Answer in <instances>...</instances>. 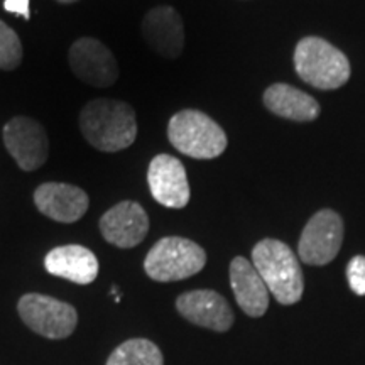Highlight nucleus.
I'll return each mask as SVG.
<instances>
[{"instance_id": "nucleus-1", "label": "nucleus", "mask_w": 365, "mask_h": 365, "mask_svg": "<svg viewBox=\"0 0 365 365\" xmlns=\"http://www.w3.org/2000/svg\"><path fill=\"white\" fill-rule=\"evenodd\" d=\"M78 124L86 143L103 153L130 148L137 137L135 110L122 100H90L81 108Z\"/></svg>"}, {"instance_id": "nucleus-2", "label": "nucleus", "mask_w": 365, "mask_h": 365, "mask_svg": "<svg viewBox=\"0 0 365 365\" xmlns=\"http://www.w3.org/2000/svg\"><path fill=\"white\" fill-rule=\"evenodd\" d=\"M252 264L277 303L294 304L301 299L303 271L289 245L276 239H264L252 250Z\"/></svg>"}, {"instance_id": "nucleus-3", "label": "nucleus", "mask_w": 365, "mask_h": 365, "mask_svg": "<svg viewBox=\"0 0 365 365\" xmlns=\"http://www.w3.org/2000/svg\"><path fill=\"white\" fill-rule=\"evenodd\" d=\"M294 70L304 83L318 90H335L350 78V63L328 41L308 36L296 44Z\"/></svg>"}, {"instance_id": "nucleus-4", "label": "nucleus", "mask_w": 365, "mask_h": 365, "mask_svg": "<svg viewBox=\"0 0 365 365\" xmlns=\"http://www.w3.org/2000/svg\"><path fill=\"white\" fill-rule=\"evenodd\" d=\"M171 145L193 159L218 158L227 149V135L220 125L200 110H181L168 125Z\"/></svg>"}, {"instance_id": "nucleus-5", "label": "nucleus", "mask_w": 365, "mask_h": 365, "mask_svg": "<svg viewBox=\"0 0 365 365\" xmlns=\"http://www.w3.org/2000/svg\"><path fill=\"white\" fill-rule=\"evenodd\" d=\"M207 264V254L198 244L182 237H164L145 255L144 271L150 279L171 282L188 279Z\"/></svg>"}, {"instance_id": "nucleus-6", "label": "nucleus", "mask_w": 365, "mask_h": 365, "mask_svg": "<svg viewBox=\"0 0 365 365\" xmlns=\"http://www.w3.org/2000/svg\"><path fill=\"white\" fill-rule=\"evenodd\" d=\"M17 312L31 330L51 340L70 336L78 323V313L71 304L46 294H24L17 303Z\"/></svg>"}, {"instance_id": "nucleus-7", "label": "nucleus", "mask_w": 365, "mask_h": 365, "mask_svg": "<svg viewBox=\"0 0 365 365\" xmlns=\"http://www.w3.org/2000/svg\"><path fill=\"white\" fill-rule=\"evenodd\" d=\"M344 240V222L333 210H319L301 234L298 254L309 266H325L336 257Z\"/></svg>"}, {"instance_id": "nucleus-8", "label": "nucleus", "mask_w": 365, "mask_h": 365, "mask_svg": "<svg viewBox=\"0 0 365 365\" xmlns=\"http://www.w3.org/2000/svg\"><path fill=\"white\" fill-rule=\"evenodd\" d=\"M4 144L22 171H36L48 161L49 139L44 127L26 115L12 117L4 125Z\"/></svg>"}, {"instance_id": "nucleus-9", "label": "nucleus", "mask_w": 365, "mask_h": 365, "mask_svg": "<svg viewBox=\"0 0 365 365\" xmlns=\"http://www.w3.org/2000/svg\"><path fill=\"white\" fill-rule=\"evenodd\" d=\"M68 63L76 78L97 88L112 86L120 75L113 53L93 38H80L75 41L68 53Z\"/></svg>"}, {"instance_id": "nucleus-10", "label": "nucleus", "mask_w": 365, "mask_h": 365, "mask_svg": "<svg viewBox=\"0 0 365 365\" xmlns=\"http://www.w3.org/2000/svg\"><path fill=\"white\" fill-rule=\"evenodd\" d=\"M150 195L166 208H185L190 202V182L182 163L170 154H158L149 164Z\"/></svg>"}, {"instance_id": "nucleus-11", "label": "nucleus", "mask_w": 365, "mask_h": 365, "mask_svg": "<svg viewBox=\"0 0 365 365\" xmlns=\"http://www.w3.org/2000/svg\"><path fill=\"white\" fill-rule=\"evenodd\" d=\"M100 232L108 244L132 249L148 235L149 217L139 203L125 200L103 213L100 218Z\"/></svg>"}, {"instance_id": "nucleus-12", "label": "nucleus", "mask_w": 365, "mask_h": 365, "mask_svg": "<svg viewBox=\"0 0 365 365\" xmlns=\"http://www.w3.org/2000/svg\"><path fill=\"white\" fill-rule=\"evenodd\" d=\"M34 203L43 215L54 222L75 223L86 213L90 198L75 185L43 182L34 191Z\"/></svg>"}, {"instance_id": "nucleus-13", "label": "nucleus", "mask_w": 365, "mask_h": 365, "mask_svg": "<svg viewBox=\"0 0 365 365\" xmlns=\"http://www.w3.org/2000/svg\"><path fill=\"white\" fill-rule=\"evenodd\" d=\"M176 308L182 318L210 330L227 331L234 325V313L217 291L196 289L181 294L176 299Z\"/></svg>"}, {"instance_id": "nucleus-14", "label": "nucleus", "mask_w": 365, "mask_h": 365, "mask_svg": "<svg viewBox=\"0 0 365 365\" xmlns=\"http://www.w3.org/2000/svg\"><path fill=\"white\" fill-rule=\"evenodd\" d=\"M143 36L159 56L175 59L185 48V27L175 9L159 6L144 16Z\"/></svg>"}, {"instance_id": "nucleus-15", "label": "nucleus", "mask_w": 365, "mask_h": 365, "mask_svg": "<svg viewBox=\"0 0 365 365\" xmlns=\"http://www.w3.org/2000/svg\"><path fill=\"white\" fill-rule=\"evenodd\" d=\"M46 271L61 279L90 284L98 276V259L83 245H61L49 250L44 257Z\"/></svg>"}, {"instance_id": "nucleus-16", "label": "nucleus", "mask_w": 365, "mask_h": 365, "mask_svg": "<svg viewBox=\"0 0 365 365\" xmlns=\"http://www.w3.org/2000/svg\"><path fill=\"white\" fill-rule=\"evenodd\" d=\"M230 286L237 304L249 317H262L269 307V289L254 264L245 257H235L230 264Z\"/></svg>"}, {"instance_id": "nucleus-17", "label": "nucleus", "mask_w": 365, "mask_h": 365, "mask_svg": "<svg viewBox=\"0 0 365 365\" xmlns=\"http://www.w3.org/2000/svg\"><path fill=\"white\" fill-rule=\"evenodd\" d=\"M264 105L276 115L296 122H312L319 115V105L312 95L286 83L269 86L264 91Z\"/></svg>"}, {"instance_id": "nucleus-18", "label": "nucleus", "mask_w": 365, "mask_h": 365, "mask_svg": "<svg viewBox=\"0 0 365 365\" xmlns=\"http://www.w3.org/2000/svg\"><path fill=\"white\" fill-rule=\"evenodd\" d=\"M105 365H164V359L156 344L134 339L118 345Z\"/></svg>"}, {"instance_id": "nucleus-19", "label": "nucleus", "mask_w": 365, "mask_h": 365, "mask_svg": "<svg viewBox=\"0 0 365 365\" xmlns=\"http://www.w3.org/2000/svg\"><path fill=\"white\" fill-rule=\"evenodd\" d=\"M24 49L19 36L6 22L0 21V70L12 71L22 63Z\"/></svg>"}, {"instance_id": "nucleus-20", "label": "nucleus", "mask_w": 365, "mask_h": 365, "mask_svg": "<svg viewBox=\"0 0 365 365\" xmlns=\"http://www.w3.org/2000/svg\"><path fill=\"white\" fill-rule=\"evenodd\" d=\"M346 279H349L350 289L355 294L365 296V257L355 255L346 266Z\"/></svg>"}, {"instance_id": "nucleus-21", "label": "nucleus", "mask_w": 365, "mask_h": 365, "mask_svg": "<svg viewBox=\"0 0 365 365\" xmlns=\"http://www.w3.org/2000/svg\"><path fill=\"white\" fill-rule=\"evenodd\" d=\"M4 9L7 12L21 16L22 19L29 21L31 12H29V0H4Z\"/></svg>"}, {"instance_id": "nucleus-22", "label": "nucleus", "mask_w": 365, "mask_h": 365, "mask_svg": "<svg viewBox=\"0 0 365 365\" xmlns=\"http://www.w3.org/2000/svg\"><path fill=\"white\" fill-rule=\"evenodd\" d=\"M58 2H61V4H73V2H76V0H58Z\"/></svg>"}]
</instances>
